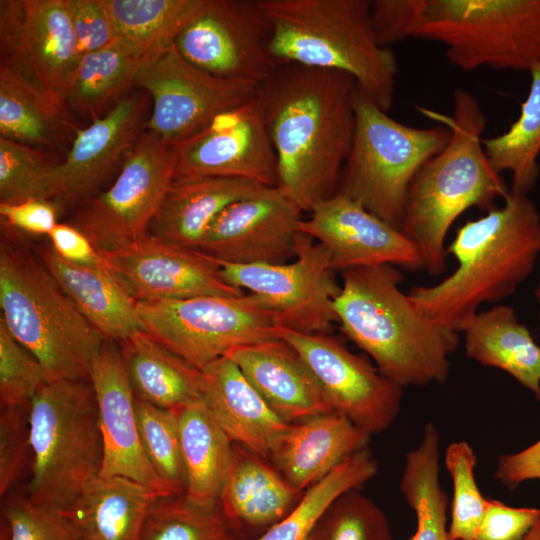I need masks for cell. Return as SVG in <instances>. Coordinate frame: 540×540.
Listing matches in <instances>:
<instances>
[{
  "label": "cell",
  "mask_w": 540,
  "mask_h": 540,
  "mask_svg": "<svg viewBox=\"0 0 540 540\" xmlns=\"http://www.w3.org/2000/svg\"><path fill=\"white\" fill-rule=\"evenodd\" d=\"M346 73L277 64L257 100L276 155L278 186L303 211L337 192L356 125Z\"/></svg>",
  "instance_id": "6da1fadb"
},
{
  "label": "cell",
  "mask_w": 540,
  "mask_h": 540,
  "mask_svg": "<svg viewBox=\"0 0 540 540\" xmlns=\"http://www.w3.org/2000/svg\"><path fill=\"white\" fill-rule=\"evenodd\" d=\"M461 225L447 247L456 269L435 285L413 287L408 295L430 319L463 332L485 303L512 295L534 270L540 254V213L524 194L509 192Z\"/></svg>",
  "instance_id": "7a4b0ae2"
},
{
  "label": "cell",
  "mask_w": 540,
  "mask_h": 540,
  "mask_svg": "<svg viewBox=\"0 0 540 540\" xmlns=\"http://www.w3.org/2000/svg\"><path fill=\"white\" fill-rule=\"evenodd\" d=\"M378 41L441 43L461 71H530L540 63V0H375Z\"/></svg>",
  "instance_id": "3957f363"
},
{
  "label": "cell",
  "mask_w": 540,
  "mask_h": 540,
  "mask_svg": "<svg viewBox=\"0 0 540 540\" xmlns=\"http://www.w3.org/2000/svg\"><path fill=\"white\" fill-rule=\"evenodd\" d=\"M393 265L342 272L333 306L344 335L401 387L446 382L459 333L426 316L400 289Z\"/></svg>",
  "instance_id": "277c9868"
},
{
  "label": "cell",
  "mask_w": 540,
  "mask_h": 540,
  "mask_svg": "<svg viewBox=\"0 0 540 540\" xmlns=\"http://www.w3.org/2000/svg\"><path fill=\"white\" fill-rule=\"evenodd\" d=\"M452 104L451 116L419 108L445 124L451 135L413 179L400 227L417 247L430 275L446 268V236L453 223L472 207L490 209L510 192L485 152L482 135L487 118L479 101L470 91L456 88Z\"/></svg>",
  "instance_id": "5b68a950"
},
{
  "label": "cell",
  "mask_w": 540,
  "mask_h": 540,
  "mask_svg": "<svg viewBox=\"0 0 540 540\" xmlns=\"http://www.w3.org/2000/svg\"><path fill=\"white\" fill-rule=\"evenodd\" d=\"M270 21L277 64L336 70L383 111L394 101L398 64L378 41L369 0H258Z\"/></svg>",
  "instance_id": "8992f818"
},
{
  "label": "cell",
  "mask_w": 540,
  "mask_h": 540,
  "mask_svg": "<svg viewBox=\"0 0 540 540\" xmlns=\"http://www.w3.org/2000/svg\"><path fill=\"white\" fill-rule=\"evenodd\" d=\"M0 307L13 337L42 365L47 382L89 381L106 340L83 316L37 253L2 238Z\"/></svg>",
  "instance_id": "52a82bcc"
},
{
  "label": "cell",
  "mask_w": 540,
  "mask_h": 540,
  "mask_svg": "<svg viewBox=\"0 0 540 540\" xmlns=\"http://www.w3.org/2000/svg\"><path fill=\"white\" fill-rule=\"evenodd\" d=\"M32 450L27 498L70 511L85 487L100 475L103 440L90 381L47 382L30 406Z\"/></svg>",
  "instance_id": "ba28073f"
},
{
  "label": "cell",
  "mask_w": 540,
  "mask_h": 540,
  "mask_svg": "<svg viewBox=\"0 0 540 540\" xmlns=\"http://www.w3.org/2000/svg\"><path fill=\"white\" fill-rule=\"evenodd\" d=\"M355 133L337 192L400 229L410 185L450 139L447 126L417 128L379 108L358 88Z\"/></svg>",
  "instance_id": "9c48e42d"
},
{
  "label": "cell",
  "mask_w": 540,
  "mask_h": 540,
  "mask_svg": "<svg viewBox=\"0 0 540 540\" xmlns=\"http://www.w3.org/2000/svg\"><path fill=\"white\" fill-rule=\"evenodd\" d=\"M143 331L202 370L233 348L276 338L275 314L257 295H202L137 303Z\"/></svg>",
  "instance_id": "30bf717a"
},
{
  "label": "cell",
  "mask_w": 540,
  "mask_h": 540,
  "mask_svg": "<svg viewBox=\"0 0 540 540\" xmlns=\"http://www.w3.org/2000/svg\"><path fill=\"white\" fill-rule=\"evenodd\" d=\"M179 144L144 131L111 186L81 204L71 223L97 251L143 239L172 183Z\"/></svg>",
  "instance_id": "8fae6325"
},
{
  "label": "cell",
  "mask_w": 540,
  "mask_h": 540,
  "mask_svg": "<svg viewBox=\"0 0 540 540\" xmlns=\"http://www.w3.org/2000/svg\"><path fill=\"white\" fill-rule=\"evenodd\" d=\"M135 87L151 98L145 130L180 144L219 115L254 99L259 83L209 74L185 60L172 44L145 62Z\"/></svg>",
  "instance_id": "7c38bea8"
},
{
  "label": "cell",
  "mask_w": 540,
  "mask_h": 540,
  "mask_svg": "<svg viewBox=\"0 0 540 540\" xmlns=\"http://www.w3.org/2000/svg\"><path fill=\"white\" fill-rule=\"evenodd\" d=\"M218 264L228 284L257 295L267 304L275 314L277 327L305 334L330 333L337 322L333 302L340 286L328 252L302 232L296 236L292 262Z\"/></svg>",
  "instance_id": "4fadbf2b"
},
{
  "label": "cell",
  "mask_w": 540,
  "mask_h": 540,
  "mask_svg": "<svg viewBox=\"0 0 540 540\" xmlns=\"http://www.w3.org/2000/svg\"><path fill=\"white\" fill-rule=\"evenodd\" d=\"M271 36L258 0H202L173 44L185 60L209 74L260 84L277 65Z\"/></svg>",
  "instance_id": "5bb4252c"
},
{
  "label": "cell",
  "mask_w": 540,
  "mask_h": 540,
  "mask_svg": "<svg viewBox=\"0 0 540 540\" xmlns=\"http://www.w3.org/2000/svg\"><path fill=\"white\" fill-rule=\"evenodd\" d=\"M276 336L289 343L316 379L332 412L368 435L385 431L397 417L403 387L330 333L305 334L283 327Z\"/></svg>",
  "instance_id": "9a60e30c"
},
{
  "label": "cell",
  "mask_w": 540,
  "mask_h": 540,
  "mask_svg": "<svg viewBox=\"0 0 540 540\" xmlns=\"http://www.w3.org/2000/svg\"><path fill=\"white\" fill-rule=\"evenodd\" d=\"M82 55L66 0L0 1V64L64 100Z\"/></svg>",
  "instance_id": "2e32d148"
},
{
  "label": "cell",
  "mask_w": 540,
  "mask_h": 540,
  "mask_svg": "<svg viewBox=\"0 0 540 540\" xmlns=\"http://www.w3.org/2000/svg\"><path fill=\"white\" fill-rule=\"evenodd\" d=\"M150 113V95L138 89L79 128L65 157L51 172L45 200L57 208L79 207L98 194L145 131Z\"/></svg>",
  "instance_id": "e0dca14e"
},
{
  "label": "cell",
  "mask_w": 540,
  "mask_h": 540,
  "mask_svg": "<svg viewBox=\"0 0 540 540\" xmlns=\"http://www.w3.org/2000/svg\"><path fill=\"white\" fill-rule=\"evenodd\" d=\"M100 254L107 270L137 303L245 293L223 279L215 259L153 234Z\"/></svg>",
  "instance_id": "ac0fdd59"
},
{
  "label": "cell",
  "mask_w": 540,
  "mask_h": 540,
  "mask_svg": "<svg viewBox=\"0 0 540 540\" xmlns=\"http://www.w3.org/2000/svg\"><path fill=\"white\" fill-rule=\"evenodd\" d=\"M302 212L279 187L263 186L219 214L199 251L231 264L286 263L295 257Z\"/></svg>",
  "instance_id": "d6986e66"
},
{
  "label": "cell",
  "mask_w": 540,
  "mask_h": 540,
  "mask_svg": "<svg viewBox=\"0 0 540 540\" xmlns=\"http://www.w3.org/2000/svg\"><path fill=\"white\" fill-rule=\"evenodd\" d=\"M220 177L278 186L276 155L257 96L179 144L176 178Z\"/></svg>",
  "instance_id": "ffe728a7"
},
{
  "label": "cell",
  "mask_w": 540,
  "mask_h": 540,
  "mask_svg": "<svg viewBox=\"0 0 540 540\" xmlns=\"http://www.w3.org/2000/svg\"><path fill=\"white\" fill-rule=\"evenodd\" d=\"M309 213L299 231L325 247L334 272L384 264L424 270L417 247L400 229L351 198L335 193Z\"/></svg>",
  "instance_id": "44dd1931"
},
{
  "label": "cell",
  "mask_w": 540,
  "mask_h": 540,
  "mask_svg": "<svg viewBox=\"0 0 540 540\" xmlns=\"http://www.w3.org/2000/svg\"><path fill=\"white\" fill-rule=\"evenodd\" d=\"M89 381L94 389L103 440L99 476L124 477L158 497L175 496L152 468L141 443L135 397L120 347L105 340L93 358Z\"/></svg>",
  "instance_id": "7402d4cb"
},
{
  "label": "cell",
  "mask_w": 540,
  "mask_h": 540,
  "mask_svg": "<svg viewBox=\"0 0 540 540\" xmlns=\"http://www.w3.org/2000/svg\"><path fill=\"white\" fill-rule=\"evenodd\" d=\"M225 357L288 423L332 412L310 369L285 340L276 337L242 345Z\"/></svg>",
  "instance_id": "603a6c76"
},
{
  "label": "cell",
  "mask_w": 540,
  "mask_h": 540,
  "mask_svg": "<svg viewBox=\"0 0 540 540\" xmlns=\"http://www.w3.org/2000/svg\"><path fill=\"white\" fill-rule=\"evenodd\" d=\"M202 401L229 438L269 460L289 428L248 382L238 366L221 357L201 370Z\"/></svg>",
  "instance_id": "cb8c5ba5"
},
{
  "label": "cell",
  "mask_w": 540,
  "mask_h": 540,
  "mask_svg": "<svg viewBox=\"0 0 540 540\" xmlns=\"http://www.w3.org/2000/svg\"><path fill=\"white\" fill-rule=\"evenodd\" d=\"M294 488L269 460L234 443L231 466L219 503L247 540H256L300 501Z\"/></svg>",
  "instance_id": "d4e9b609"
},
{
  "label": "cell",
  "mask_w": 540,
  "mask_h": 540,
  "mask_svg": "<svg viewBox=\"0 0 540 540\" xmlns=\"http://www.w3.org/2000/svg\"><path fill=\"white\" fill-rule=\"evenodd\" d=\"M369 439L345 416L323 413L291 423L269 460L294 488L304 492L344 459L366 449Z\"/></svg>",
  "instance_id": "484cf974"
},
{
  "label": "cell",
  "mask_w": 540,
  "mask_h": 540,
  "mask_svg": "<svg viewBox=\"0 0 540 540\" xmlns=\"http://www.w3.org/2000/svg\"><path fill=\"white\" fill-rule=\"evenodd\" d=\"M261 187L256 182L235 178L173 179L152 221L153 235L179 247L199 250L219 214Z\"/></svg>",
  "instance_id": "4316f807"
},
{
  "label": "cell",
  "mask_w": 540,
  "mask_h": 540,
  "mask_svg": "<svg viewBox=\"0 0 540 540\" xmlns=\"http://www.w3.org/2000/svg\"><path fill=\"white\" fill-rule=\"evenodd\" d=\"M37 254L83 316L106 340L120 343L143 331L137 302L106 267L70 263L51 246L39 247Z\"/></svg>",
  "instance_id": "83f0119b"
},
{
  "label": "cell",
  "mask_w": 540,
  "mask_h": 540,
  "mask_svg": "<svg viewBox=\"0 0 540 540\" xmlns=\"http://www.w3.org/2000/svg\"><path fill=\"white\" fill-rule=\"evenodd\" d=\"M70 116L62 98L0 64V137L45 152L58 149L79 129Z\"/></svg>",
  "instance_id": "f1b7e54d"
},
{
  "label": "cell",
  "mask_w": 540,
  "mask_h": 540,
  "mask_svg": "<svg viewBox=\"0 0 540 540\" xmlns=\"http://www.w3.org/2000/svg\"><path fill=\"white\" fill-rule=\"evenodd\" d=\"M463 333L470 359L507 372L540 402V346L512 307L496 305L477 313Z\"/></svg>",
  "instance_id": "f546056e"
},
{
  "label": "cell",
  "mask_w": 540,
  "mask_h": 540,
  "mask_svg": "<svg viewBox=\"0 0 540 540\" xmlns=\"http://www.w3.org/2000/svg\"><path fill=\"white\" fill-rule=\"evenodd\" d=\"M119 344L135 398L170 410L202 400L201 370L146 332Z\"/></svg>",
  "instance_id": "4dcf8cb0"
},
{
  "label": "cell",
  "mask_w": 540,
  "mask_h": 540,
  "mask_svg": "<svg viewBox=\"0 0 540 540\" xmlns=\"http://www.w3.org/2000/svg\"><path fill=\"white\" fill-rule=\"evenodd\" d=\"M157 497L136 481L98 476L69 512L82 540H142L147 515Z\"/></svg>",
  "instance_id": "1f68e13d"
},
{
  "label": "cell",
  "mask_w": 540,
  "mask_h": 540,
  "mask_svg": "<svg viewBox=\"0 0 540 540\" xmlns=\"http://www.w3.org/2000/svg\"><path fill=\"white\" fill-rule=\"evenodd\" d=\"M152 55L117 39L82 55L64 92L73 116L91 122L103 116L132 87L142 66Z\"/></svg>",
  "instance_id": "d6a6232c"
},
{
  "label": "cell",
  "mask_w": 540,
  "mask_h": 540,
  "mask_svg": "<svg viewBox=\"0 0 540 540\" xmlns=\"http://www.w3.org/2000/svg\"><path fill=\"white\" fill-rule=\"evenodd\" d=\"M174 410L186 474L184 495L196 504L217 503L231 466L234 443L202 400Z\"/></svg>",
  "instance_id": "836d02e7"
},
{
  "label": "cell",
  "mask_w": 540,
  "mask_h": 540,
  "mask_svg": "<svg viewBox=\"0 0 540 540\" xmlns=\"http://www.w3.org/2000/svg\"><path fill=\"white\" fill-rule=\"evenodd\" d=\"M440 434L432 422L423 427L416 448L407 453L399 489L416 515L410 540H450L448 497L440 481Z\"/></svg>",
  "instance_id": "e575fe53"
},
{
  "label": "cell",
  "mask_w": 540,
  "mask_h": 540,
  "mask_svg": "<svg viewBox=\"0 0 540 540\" xmlns=\"http://www.w3.org/2000/svg\"><path fill=\"white\" fill-rule=\"evenodd\" d=\"M528 95L518 118L504 133L483 138V146L493 168L511 173V192L528 195L535 187L540 167V63L530 71Z\"/></svg>",
  "instance_id": "d590c367"
},
{
  "label": "cell",
  "mask_w": 540,
  "mask_h": 540,
  "mask_svg": "<svg viewBox=\"0 0 540 540\" xmlns=\"http://www.w3.org/2000/svg\"><path fill=\"white\" fill-rule=\"evenodd\" d=\"M118 39L153 55L173 44L202 0H101Z\"/></svg>",
  "instance_id": "8d00e7d4"
},
{
  "label": "cell",
  "mask_w": 540,
  "mask_h": 540,
  "mask_svg": "<svg viewBox=\"0 0 540 540\" xmlns=\"http://www.w3.org/2000/svg\"><path fill=\"white\" fill-rule=\"evenodd\" d=\"M377 470L378 464L367 448L352 454L306 489L285 518L256 540H310L327 508L343 493L370 480Z\"/></svg>",
  "instance_id": "74e56055"
},
{
  "label": "cell",
  "mask_w": 540,
  "mask_h": 540,
  "mask_svg": "<svg viewBox=\"0 0 540 540\" xmlns=\"http://www.w3.org/2000/svg\"><path fill=\"white\" fill-rule=\"evenodd\" d=\"M142 540H247L219 501L201 505L184 494L157 497L147 515Z\"/></svg>",
  "instance_id": "f35d334b"
},
{
  "label": "cell",
  "mask_w": 540,
  "mask_h": 540,
  "mask_svg": "<svg viewBox=\"0 0 540 540\" xmlns=\"http://www.w3.org/2000/svg\"><path fill=\"white\" fill-rule=\"evenodd\" d=\"M139 435L144 452L158 477L173 495L186 492V474L175 410L135 398Z\"/></svg>",
  "instance_id": "ab89813d"
},
{
  "label": "cell",
  "mask_w": 540,
  "mask_h": 540,
  "mask_svg": "<svg viewBox=\"0 0 540 540\" xmlns=\"http://www.w3.org/2000/svg\"><path fill=\"white\" fill-rule=\"evenodd\" d=\"M476 461L473 448L464 440L450 443L445 450L444 463L453 485L450 540H474L486 508L487 498L476 483Z\"/></svg>",
  "instance_id": "60d3db41"
},
{
  "label": "cell",
  "mask_w": 540,
  "mask_h": 540,
  "mask_svg": "<svg viewBox=\"0 0 540 540\" xmlns=\"http://www.w3.org/2000/svg\"><path fill=\"white\" fill-rule=\"evenodd\" d=\"M310 540H393L380 507L357 489L340 495L317 522Z\"/></svg>",
  "instance_id": "b9f144b4"
},
{
  "label": "cell",
  "mask_w": 540,
  "mask_h": 540,
  "mask_svg": "<svg viewBox=\"0 0 540 540\" xmlns=\"http://www.w3.org/2000/svg\"><path fill=\"white\" fill-rule=\"evenodd\" d=\"M57 163L48 152L0 137V203L45 200Z\"/></svg>",
  "instance_id": "7bdbcfd3"
},
{
  "label": "cell",
  "mask_w": 540,
  "mask_h": 540,
  "mask_svg": "<svg viewBox=\"0 0 540 540\" xmlns=\"http://www.w3.org/2000/svg\"><path fill=\"white\" fill-rule=\"evenodd\" d=\"M46 383L41 363L13 337L0 319L1 406L30 403Z\"/></svg>",
  "instance_id": "ee69618b"
},
{
  "label": "cell",
  "mask_w": 540,
  "mask_h": 540,
  "mask_svg": "<svg viewBox=\"0 0 540 540\" xmlns=\"http://www.w3.org/2000/svg\"><path fill=\"white\" fill-rule=\"evenodd\" d=\"M7 540H82L80 529L69 511L11 497L5 505Z\"/></svg>",
  "instance_id": "f6af8a7d"
},
{
  "label": "cell",
  "mask_w": 540,
  "mask_h": 540,
  "mask_svg": "<svg viewBox=\"0 0 540 540\" xmlns=\"http://www.w3.org/2000/svg\"><path fill=\"white\" fill-rule=\"evenodd\" d=\"M30 403L1 406L0 494L4 496L18 482L28 457L32 458Z\"/></svg>",
  "instance_id": "bcb514c9"
},
{
  "label": "cell",
  "mask_w": 540,
  "mask_h": 540,
  "mask_svg": "<svg viewBox=\"0 0 540 540\" xmlns=\"http://www.w3.org/2000/svg\"><path fill=\"white\" fill-rule=\"evenodd\" d=\"M66 5L83 54L99 50L118 39L101 0H66Z\"/></svg>",
  "instance_id": "7dc6e473"
},
{
  "label": "cell",
  "mask_w": 540,
  "mask_h": 540,
  "mask_svg": "<svg viewBox=\"0 0 540 540\" xmlns=\"http://www.w3.org/2000/svg\"><path fill=\"white\" fill-rule=\"evenodd\" d=\"M539 516L538 508L512 507L496 499H487L474 540H520Z\"/></svg>",
  "instance_id": "c3c4849f"
},
{
  "label": "cell",
  "mask_w": 540,
  "mask_h": 540,
  "mask_svg": "<svg viewBox=\"0 0 540 540\" xmlns=\"http://www.w3.org/2000/svg\"><path fill=\"white\" fill-rule=\"evenodd\" d=\"M1 223L33 235L48 236L57 222V206L48 200L29 199L0 203Z\"/></svg>",
  "instance_id": "681fc988"
},
{
  "label": "cell",
  "mask_w": 540,
  "mask_h": 540,
  "mask_svg": "<svg viewBox=\"0 0 540 540\" xmlns=\"http://www.w3.org/2000/svg\"><path fill=\"white\" fill-rule=\"evenodd\" d=\"M47 237L52 249L62 259L81 266L105 267L101 254L90 239L74 225L58 223Z\"/></svg>",
  "instance_id": "f907efd6"
},
{
  "label": "cell",
  "mask_w": 540,
  "mask_h": 540,
  "mask_svg": "<svg viewBox=\"0 0 540 540\" xmlns=\"http://www.w3.org/2000/svg\"><path fill=\"white\" fill-rule=\"evenodd\" d=\"M495 478L509 489L540 479V440L524 450L498 458Z\"/></svg>",
  "instance_id": "816d5d0a"
},
{
  "label": "cell",
  "mask_w": 540,
  "mask_h": 540,
  "mask_svg": "<svg viewBox=\"0 0 540 540\" xmlns=\"http://www.w3.org/2000/svg\"><path fill=\"white\" fill-rule=\"evenodd\" d=\"M520 540H540V516L529 532Z\"/></svg>",
  "instance_id": "f5cc1de1"
},
{
  "label": "cell",
  "mask_w": 540,
  "mask_h": 540,
  "mask_svg": "<svg viewBox=\"0 0 540 540\" xmlns=\"http://www.w3.org/2000/svg\"><path fill=\"white\" fill-rule=\"evenodd\" d=\"M535 296H536L538 304H539V312H540V284L538 285V287L535 290Z\"/></svg>",
  "instance_id": "db71d44e"
}]
</instances>
